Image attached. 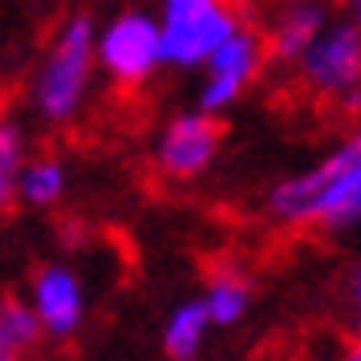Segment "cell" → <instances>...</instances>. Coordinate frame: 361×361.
Returning a JSON list of instances; mask_svg holds the SVG:
<instances>
[{"instance_id":"obj_8","label":"cell","mask_w":361,"mask_h":361,"mask_svg":"<svg viewBox=\"0 0 361 361\" xmlns=\"http://www.w3.org/2000/svg\"><path fill=\"white\" fill-rule=\"evenodd\" d=\"M29 305L41 317V329L53 341L73 337L85 321V288L78 272L66 264H45L33 272V288H29Z\"/></svg>"},{"instance_id":"obj_12","label":"cell","mask_w":361,"mask_h":361,"mask_svg":"<svg viewBox=\"0 0 361 361\" xmlns=\"http://www.w3.org/2000/svg\"><path fill=\"white\" fill-rule=\"evenodd\" d=\"M61 195H66V166L57 159H29L20 166L17 199L25 207H53Z\"/></svg>"},{"instance_id":"obj_14","label":"cell","mask_w":361,"mask_h":361,"mask_svg":"<svg viewBox=\"0 0 361 361\" xmlns=\"http://www.w3.org/2000/svg\"><path fill=\"white\" fill-rule=\"evenodd\" d=\"M29 163L25 159V134H20L17 122L0 118V212H8L17 203V179L20 166Z\"/></svg>"},{"instance_id":"obj_5","label":"cell","mask_w":361,"mask_h":361,"mask_svg":"<svg viewBox=\"0 0 361 361\" xmlns=\"http://www.w3.org/2000/svg\"><path fill=\"white\" fill-rule=\"evenodd\" d=\"M296 66L312 98L341 106L353 90H361V25H329Z\"/></svg>"},{"instance_id":"obj_17","label":"cell","mask_w":361,"mask_h":361,"mask_svg":"<svg viewBox=\"0 0 361 361\" xmlns=\"http://www.w3.org/2000/svg\"><path fill=\"white\" fill-rule=\"evenodd\" d=\"M353 293H357V305H361V268L353 272Z\"/></svg>"},{"instance_id":"obj_15","label":"cell","mask_w":361,"mask_h":361,"mask_svg":"<svg viewBox=\"0 0 361 361\" xmlns=\"http://www.w3.org/2000/svg\"><path fill=\"white\" fill-rule=\"evenodd\" d=\"M345 4H349V20L361 25V0H345Z\"/></svg>"},{"instance_id":"obj_13","label":"cell","mask_w":361,"mask_h":361,"mask_svg":"<svg viewBox=\"0 0 361 361\" xmlns=\"http://www.w3.org/2000/svg\"><path fill=\"white\" fill-rule=\"evenodd\" d=\"M247 300H252V288H247V280L240 276V272H231V268H219L212 276V284H207V296H203L212 325H235V321L244 317Z\"/></svg>"},{"instance_id":"obj_4","label":"cell","mask_w":361,"mask_h":361,"mask_svg":"<svg viewBox=\"0 0 361 361\" xmlns=\"http://www.w3.org/2000/svg\"><path fill=\"white\" fill-rule=\"evenodd\" d=\"M98 66L122 90L150 82V73L163 66V33L159 20L147 13H122L98 33Z\"/></svg>"},{"instance_id":"obj_16","label":"cell","mask_w":361,"mask_h":361,"mask_svg":"<svg viewBox=\"0 0 361 361\" xmlns=\"http://www.w3.org/2000/svg\"><path fill=\"white\" fill-rule=\"evenodd\" d=\"M341 361H361V341H353L349 349H345V357Z\"/></svg>"},{"instance_id":"obj_6","label":"cell","mask_w":361,"mask_h":361,"mask_svg":"<svg viewBox=\"0 0 361 361\" xmlns=\"http://www.w3.org/2000/svg\"><path fill=\"white\" fill-rule=\"evenodd\" d=\"M264 61H268L264 33H252V29L240 25V29L212 53V61H207V82L199 90V110H203V114L228 110L231 102L260 78Z\"/></svg>"},{"instance_id":"obj_11","label":"cell","mask_w":361,"mask_h":361,"mask_svg":"<svg viewBox=\"0 0 361 361\" xmlns=\"http://www.w3.org/2000/svg\"><path fill=\"white\" fill-rule=\"evenodd\" d=\"M41 317L29 300H20V296H0V349L4 353H29L37 341H41Z\"/></svg>"},{"instance_id":"obj_9","label":"cell","mask_w":361,"mask_h":361,"mask_svg":"<svg viewBox=\"0 0 361 361\" xmlns=\"http://www.w3.org/2000/svg\"><path fill=\"white\" fill-rule=\"evenodd\" d=\"M325 29H329L325 0H284L272 25H268V33H264L268 57L272 61H300Z\"/></svg>"},{"instance_id":"obj_10","label":"cell","mask_w":361,"mask_h":361,"mask_svg":"<svg viewBox=\"0 0 361 361\" xmlns=\"http://www.w3.org/2000/svg\"><path fill=\"white\" fill-rule=\"evenodd\" d=\"M212 325L207 317V305L203 300H187L179 309L171 312V321L163 329V345H166V357L171 361H191L203 345V333Z\"/></svg>"},{"instance_id":"obj_2","label":"cell","mask_w":361,"mask_h":361,"mask_svg":"<svg viewBox=\"0 0 361 361\" xmlns=\"http://www.w3.org/2000/svg\"><path fill=\"white\" fill-rule=\"evenodd\" d=\"M94 61H98V29L90 17H69L61 25V33L53 41L45 66L37 73L33 85V106L37 114L61 126L73 122L85 102L90 78H94Z\"/></svg>"},{"instance_id":"obj_1","label":"cell","mask_w":361,"mask_h":361,"mask_svg":"<svg viewBox=\"0 0 361 361\" xmlns=\"http://www.w3.org/2000/svg\"><path fill=\"white\" fill-rule=\"evenodd\" d=\"M268 215L276 224L300 228V224H321V228H341L361 219V134L317 163L305 175H293L272 187Z\"/></svg>"},{"instance_id":"obj_3","label":"cell","mask_w":361,"mask_h":361,"mask_svg":"<svg viewBox=\"0 0 361 361\" xmlns=\"http://www.w3.org/2000/svg\"><path fill=\"white\" fill-rule=\"evenodd\" d=\"M240 29L231 0H163V66H207L212 53Z\"/></svg>"},{"instance_id":"obj_7","label":"cell","mask_w":361,"mask_h":361,"mask_svg":"<svg viewBox=\"0 0 361 361\" xmlns=\"http://www.w3.org/2000/svg\"><path fill=\"white\" fill-rule=\"evenodd\" d=\"M219 142H224V126L215 114H179L166 122V130L159 134V147H154V163L166 179H195L203 175L212 159L219 154Z\"/></svg>"}]
</instances>
